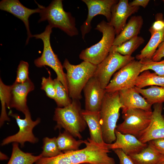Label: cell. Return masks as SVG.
<instances>
[{"instance_id":"9","label":"cell","mask_w":164,"mask_h":164,"mask_svg":"<svg viewBox=\"0 0 164 164\" xmlns=\"http://www.w3.org/2000/svg\"><path fill=\"white\" fill-rule=\"evenodd\" d=\"M152 111L139 108L130 109L123 114V122L117 125L116 130L123 134H130L138 138L140 133L150 123Z\"/></svg>"},{"instance_id":"12","label":"cell","mask_w":164,"mask_h":164,"mask_svg":"<svg viewBox=\"0 0 164 164\" xmlns=\"http://www.w3.org/2000/svg\"><path fill=\"white\" fill-rule=\"evenodd\" d=\"M85 3L88 10L87 18L80 27L82 38L91 29V22L93 18L98 15H104L109 22L111 19L112 6L118 2L117 0H82Z\"/></svg>"},{"instance_id":"44","label":"cell","mask_w":164,"mask_h":164,"mask_svg":"<svg viewBox=\"0 0 164 164\" xmlns=\"http://www.w3.org/2000/svg\"></svg>"},{"instance_id":"43","label":"cell","mask_w":164,"mask_h":164,"mask_svg":"<svg viewBox=\"0 0 164 164\" xmlns=\"http://www.w3.org/2000/svg\"><path fill=\"white\" fill-rule=\"evenodd\" d=\"M162 164H164V162H163V163Z\"/></svg>"},{"instance_id":"16","label":"cell","mask_w":164,"mask_h":164,"mask_svg":"<svg viewBox=\"0 0 164 164\" xmlns=\"http://www.w3.org/2000/svg\"><path fill=\"white\" fill-rule=\"evenodd\" d=\"M128 0H119L111 9L110 25L114 29L116 35L119 34L126 24L128 18L137 12L139 7L130 6Z\"/></svg>"},{"instance_id":"8","label":"cell","mask_w":164,"mask_h":164,"mask_svg":"<svg viewBox=\"0 0 164 164\" xmlns=\"http://www.w3.org/2000/svg\"><path fill=\"white\" fill-rule=\"evenodd\" d=\"M134 60L135 57L132 56H123L111 51L107 57L97 65L93 77L99 82L101 88L105 89L114 73Z\"/></svg>"},{"instance_id":"20","label":"cell","mask_w":164,"mask_h":164,"mask_svg":"<svg viewBox=\"0 0 164 164\" xmlns=\"http://www.w3.org/2000/svg\"><path fill=\"white\" fill-rule=\"evenodd\" d=\"M143 24L142 16H132L120 33L115 37L113 46H118L138 36Z\"/></svg>"},{"instance_id":"34","label":"cell","mask_w":164,"mask_h":164,"mask_svg":"<svg viewBox=\"0 0 164 164\" xmlns=\"http://www.w3.org/2000/svg\"><path fill=\"white\" fill-rule=\"evenodd\" d=\"M29 64L28 62L21 60L17 70L16 78L15 82L23 83L29 79Z\"/></svg>"},{"instance_id":"7","label":"cell","mask_w":164,"mask_h":164,"mask_svg":"<svg viewBox=\"0 0 164 164\" xmlns=\"http://www.w3.org/2000/svg\"><path fill=\"white\" fill-rule=\"evenodd\" d=\"M52 28L48 25L43 32L32 35V37L41 39L43 43L42 54L40 57L35 60L34 63L38 67L46 66L52 68L56 74V78L61 82L69 94L66 73L63 70V66L57 55L53 52L50 44V36Z\"/></svg>"},{"instance_id":"11","label":"cell","mask_w":164,"mask_h":164,"mask_svg":"<svg viewBox=\"0 0 164 164\" xmlns=\"http://www.w3.org/2000/svg\"><path fill=\"white\" fill-rule=\"evenodd\" d=\"M8 114L15 118L19 129L17 133L4 139L1 143L2 146L11 143H19L21 147H23L26 142L33 144L38 142V139L33 134V129L40 122V118H38L35 121H33L29 111L24 114V119L20 118L18 114L13 113L11 111H9Z\"/></svg>"},{"instance_id":"2","label":"cell","mask_w":164,"mask_h":164,"mask_svg":"<svg viewBox=\"0 0 164 164\" xmlns=\"http://www.w3.org/2000/svg\"><path fill=\"white\" fill-rule=\"evenodd\" d=\"M122 108L119 91L106 92L99 114L103 138L107 144H111L116 140V124Z\"/></svg>"},{"instance_id":"24","label":"cell","mask_w":164,"mask_h":164,"mask_svg":"<svg viewBox=\"0 0 164 164\" xmlns=\"http://www.w3.org/2000/svg\"><path fill=\"white\" fill-rule=\"evenodd\" d=\"M42 157L41 154L34 155L32 153L24 152L19 148L18 143H13L11 155L7 164H34Z\"/></svg>"},{"instance_id":"13","label":"cell","mask_w":164,"mask_h":164,"mask_svg":"<svg viewBox=\"0 0 164 164\" xmlns=\"http://www.w3.org/2000/svg\"><path fill=\"white\" fill-rule=\"evenodd\" d=\"M162 103L153 104L151 120L148 127L140 134L138 138L142 142L164 138V116L162 114Z\"/></svg>"},{"instance_id":"14","label":"cell","mask_w":164,"mask_h":164,"mask_svg":"<svg viewBox=\"0 0 164 164\" xmlns=\"http://www.w3.org/2000/svg\"><path fill=\"white\" fill-rule=\"evenodd\" d=\"M34 88V84L29 78L23 83L15 82L11 85L9 109L15 108L24 114L29 111L27 97Z\"/></svg>"},{"instance_id":"21","label":"cell","mask_w":164,"mask_h":164,"mask_svg":"<svg viewBox=\"0 0 164 164\" xmlns=\"http://www.w3.org/2000/svg\"><path fill=\"white\" fill-rule=\"evenodd\" d=\"M81 114L89 128L90 139L97 143H105L102 137L99 111L93 112L82 110Z\"/></svg>"},{"instance_id":"25","label":"cell","mask_w":164,"mask_h":164,"mask_svg":"<svg viewBox=\"0 0 164 164\" xmlns=\"http://www.w3.org/2000/svg\"><path fill=\"white\" fill-rule=\"evenodd\" d=\"M74 137L65 131L62 133L60 132L56 138V143L59 150L63 152L79 150L80 146L84 143V140H77Z\"/></svg>"},{"instance_id":"10","label":"cell","mask_w":164,"mask_h":164,"mask_svg":"<svg viewBox=\"0 0 164 164\" xmlns=\"http://www.w3.org/2000/svg\"><path fill=\"white\" fill-rule=\"evenodd\" d=\"M142 66L140 61L134 60L123 67L114 74L105 88L106 92L114 93L135 87Z\"/></svg>"},{"instance_id":"29","label":"cell","mask_w":164,"mask_h":164,"mask_svg":"<svg viewBox=\"0 0 164 164\" xmlns=\"http://www.w3.org/2000/svg\"><path fill=\"white\" fill-rule=\"evenodd\" d=\"M11 85L5 84L1 78L0 79V100L1 104V112L0 117V126L2 127L6 121H9L10 119L7 115L6 107L9 109Z\"/></svg>"},{"instance_id":"22","label":"cell","mask_w":164,"mask_h":164,"mask_svg":"<svg viewBox=\"0 0 164 164\" xmlns=\"http://www.w3.org/2000/svg\"><path fill=\"white\" fill-rule=\"evenodd\" d=\"M129 156L135 164H162L164 162V155L148 144L139 153Z\"/></svg>"},{"instance_id":"23","label":"cell","mask_w":164,"mask_h":164,"mask_svg":"<svg viewBox=\"0 0 164 164\" xmlns=\"http://www.w3.org/2000/svg\"><path fill=\"white\" fill-rule=\"evenodd\" d=\"M164 39V28L151 34V37L140 53L135 56L136 59L141 60L152 59V57L159 44Z\"/></svg>"},{"instance_id":"41","label":"cell","mask_w":164,"mask_h":164,"mask_svg":"<svg viewBox=\"0 0 164 164\" xmlns=\"http://www.w3.org/2000/svg\"><path fill=\"white\" fill-rule=\"evenodd\" d=\"M80 164H93L90 163L86 162V163H82Z\"/></svg>"},{"instance_id":"6","label":"cell","mask_w":164,"mask_h":164,"mask_svg":"<svg viewBox=\"0 0 164 164\" xmlns=\"http://www.w3.org/2000/svg\"><path fill=\"white\" fill-rule=\"evenodd\" d=\"M95 29L102 33L101 39L97 43L82 50L79 57L84 61L97 65L108 55L116 34L113 27L104 20L97 25Z\"/></svg>"},{"instance_id":"5","label":"cell","mask_w":164,"mask_h":164,"mask_svg":"<svg viewBox=\"0 0 164 164\" xmlns=\"http://www.w3.org/2000/svg\"><path fill=\"white\" fill-rule=\"evenodd\" d=\"M63 66L66 70L69 96L72 100H79L82 98V90L93 76L97 65L84 61L79 64L73 65L66 59Z\"/></svg>"},{"instance_id":"38","label":"cell","mask_w":164,"mask_h":164,"mask_svg":"<svg viewBox=\"0 0 164 164\" xmlns=\"http://www.w3.org/2000/svg\"><path fill=\"white\" fill-rule=\"evenodd\" d=\"M153 55L152 60L154 61H159L164 57V39L158 47Z\"/></svg>"},{"instance_id":"3","label":"cell","mask_w":164,"mask_h":164,"mask_svg":"<svg viewBox=\"0 0 164 164\" xmlns=\"http://www.w3.org/2000/svg\"><path fill=\"white\" fill-rule=\"evenodd\" d=\"M82 111L79 100L76 99L72 100L71 103L66 107L56 108L53 117L56 123L55 129L63 128L74 137L81 139V133L87 125Z\"/></svg>"},{"instance_id":"4","label":"cell","mask_w":164,"mask_h":164,"mask_svg":"<svg viewBox=\"0 0 164 164\" xmlns=\"http://www.w3.org/2000/svg\"><path fill=\"white\" fill-rule=\"evenodd\" d=\"M37 5L41 9L39 23L47 21L52 28H58L70 36L78 34L75 18L64 10L62 0H54L46 7Z\"/></svg>"},{"instance_id":"39","label":"cell","mask_w":164,"mask_h":164,"mask_svg":"<svg viewBox=\"0 0 164 164\" xmlns=\"http://www.w3.org/2000/svg\"><path fill=\"white\" fill-rule=\"evenodd\" d=\"M149 1V0H134L129 2V4L131 6H142L145 8L148 5Z\"/></svg>"},{"instance_id":"33","label":"cell","mask_w":164,"mask_h":164,"mask_svg":"<svg viewBox=\"0 0 164 164\" xmlns=\"http://www.w3.org/2000/svg\"><path fill=\"white\" fill-rule=\"evenodd\" d=\"M41 84V89L45 92L48 97L54 100L55 96V87L54 80L52 79L50 73H49L48 77H42Z\"/></svg>"},{"instance_id":"32","label":"cell","mask_w":164,"mask_h":164,"mask_svg":"<svg viewBox=\"0 0 164 164\" xmlns=\"http://www.w3.org/2000/svg\"><path fill=\"white\" fill-rule=\"evenodd\" d=\"M139 61L142 65L141 73L144 71L150 70L158 75L164 77V59L156 62L154 61L152 59Z\"/></svg>"},{"instance_id":"1","label":"cell","mask_w":164,"mask_h":164,"mask_svg":"<svg viewBox=\"0 0 164 164\" xmlns=\"http://www.w3.org/2000/svg\"><path fill=\"white\" fill-rule=\"evenodd\" d=\"M85 148L76 151L64 152L52 157H42L34 164H116L114 159L108 155V144L96 143L90 138L84 140Z\"/></svg>"},{"instance_id":"19","label":"cell","mask_w":164,"mask_h":164,"mask_svg":"<svg viewBox=\"0 0 164 164\" xmlns=\"http://www.w3.org/2000/svg\"><path fill=\"white\" fill-rule=\"evenodd\" d=\"M120 102L122 105V113L133 108H139L148 111H152V105L135 90V87L119 91Z\"/></svg>"},{"instance_id":"35","label":"cell","mask_w":164,"mask_h":164,"mask_svg":"<svg viewBox=\"0 0 164 164\" xmlns=\"http://www.w3.org/2000/svg\"><path fill=\"white\" fill-rule=\"evenodd\" d=\"M155 21L149 29L151 35L164 28V20L163 19L162 14H157L155 15Z\"/></svg>"},{"instance_id":"28","label":"cell","mask_w":164,"mask_h":164,"mask_svg":"<svg viewBox=\"0 0 164 164\" xmlns=\"http://www.w3.org/2000/svg\"><path fill=\"white\" fill-rule=\"evenodd\" d=\"M145 40L143 38L137 36L124 42L120 45L112 46L110 51L116 52L123 56H131L133 53L143 44Z\"/></svg>"},{"instance_id":"37","label":"cell","mask_w":164,"mask_h":164,"mask_svg":"<svg viewBox=\"0 0 164 164\" xmlns=\"http://www.w3.org/2000/svg\"><path fill=\"white\" fill-rule=\"evenodd\" d=\"M148 144L158 152L164 155V138L152 140Z\"/></svg>"},{"instance_id":"26","label":"cell","mask_w":164,"mask_h":164,"mask_svg":"<svg viewBox=\"0 0 164 164\" xmlns=\"http://www.w3.org/2000/svg\"><path fill=\"white\" fill-rule=\"evenodd\" d=\"M149 86L164 87V77L160 76L155 72H151L149 70L143 71L137 78L135 87L143 88Z\"/></svg>"},{"instance_id":"18","label":"cell","mask_w":164,"mask_h":164,"mask_svg":"<svg viewBox=\"0 0 164 164\" xmlns=\"http://www.w3.org/2000/svg\"><path fill=\"white\" fill-rule=\"evenodd\" d=\"M115 134L116 139L114 142L108 144L110 149H120L131 155L139 153L148 145L147 143L142 142L133 135L121 133L116 129Z\"/></svg>"},{"instance_id":"30","label":"cell","mask_w":164,"mask_h":164,"mask_svg":"<svg viewBox=\"0 0 164 164\" xmlns=\"http://www.w3.org/2000/svg\"><path fill=\"white\" fill-rule=\"evenodd\" d=\"M54 81L55 87L54 100L57 107L63 108L69 105L71 103L72 100L64 87L57 78L54 79Z\"/></svg>"},{"instance_id":"36","label":"cell","mask_w":164,"mask_h":164,"mask_svg":"<svg viewBox=\"0 0 164 164\" xmlns=\"http://www.w3.org/2000/svg\"><path fill=\"white\" fill-rule=\"evenodd\" d=\"M113 150L118 158L119 164H135L130 157L121 149H116Z\"/></svg>"},{"instance_id":"27","label":"cell","mask_w":164,"mask_h":164,"mask_svg":"<svg viewBox=\"0 0 164 164\" xmlns=\"http://www.w3.org/2000/svg\"><path fill=\"white\" fill-rule=\"evenodd\" d=\"M135 88L152 105L164 102V87L153 86L146 89L139 88L135 87Z\"/></svg>"},{"instance_id":"40","label":"cell","mask_w":164,"mask_h":164,"mask_svg":"<svg viewBox=\"0 0 164 164\" xmlns=\"http://www.w3.org/2000/svg\"><path fill=\"white\" fill-rule=\"evenodd\" d=\"M8 159V156L2 152H0V159L1 160H7Z\"/></svg>"},{"instance_id":"31","label":"cell","mask_w":164,"mask_h":164,"mask_svg":"<svg viewBox=\"0 0 164 164\" xmlns=\"http://www.w3.org/2000/svg\"><path fill=\"white\" fill-rule=\"evenodd\" d=\"M63 152L59 149L56 142V138H44L43 139L42 157H52L57 156Z\"/></svg>"},{"instance_id":"17","label":"cell","mask_w":164,"mask_h":164,"mask_svg":"<svg viewBox=\"0 0 164 164\" xmlns=\"http://www.w3.org/2000/svg\"><path fill=\"white\" fill-rule=\"evenodd\" d=\"M31 9L23 5L18 0H2L0 2V9L13 15L21 20L25 24L27 31V38L26 45L28 44L29 39L32 37L29 29V19L32 14L40 13V8Z\"/></svg>"},{"instance_id":"42","label":"cell","mask_w":164,"mask_h":164,"mask_svg":"<svg viewBox=\"0 0 164 164\" xmlns=\"http://www.w3.org/2000/svg\"><path fill=\"white\" fill-rule=\"evenodd\" d=\"M163 2L164 3V0H162Z\"/></svg>"},{"instance_id":"15","label":"cell","mask_w":164,"mask_h":164,"mask_svg":"<svg viewBox=\"0 0 164 164\" xmlns=\"http://www.w3.org/2000/svg\"><path fill=\"white\" fill-rule=\"evenodd\" d=\"M85 97V110L91 112L99 111L106 93L98 80L93 76L83 89Z\"/></svg>"}]
</instances>
